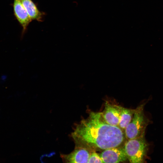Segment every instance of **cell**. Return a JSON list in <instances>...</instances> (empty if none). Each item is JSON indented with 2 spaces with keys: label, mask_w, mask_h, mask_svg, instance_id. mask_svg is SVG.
<instances>
[{
  "label": "cell",
  "mask_w": 163,
  "mask_h": 163,
  "mask_svg": "<svg viewBox=\"0 0 163 163\" xmlns=\"http://www.w3.org/2000/svg\"><path fill=\"white\" fill-rule=\"evenodd\" d=\"M123 147L130 162H143L148 148L145 138V133L138 137L127 140Z\"/></svg>",
  "instance_id": "cell-2"
},
{
  "label": "cell",
  "mask_w": 163,
  "mask_h": 163,
  "mask_svg": "<svg viewBox=\"0 0 163 163\" xmlns=\"http://www.w3.org/2000/svg\"><path fill=\"white\" fill-rule=\"evenodd\" d=\"M88 163H103L99 155L95 152H91Z\"/></svg>",
  "instance_id": "cell-10"
},
{
  "label": "cell",
  "mask_w": 163,
  "mask_h": 163,
  "mask_svg": "<svg viewBox=\"0 0 163 163\" xmlns=\"http://www.w3.org/2000/svg\"><path fill=\"white\" fill-rule=\"evenodd\" d=\"M99 155L103 163H120L128 160L124 147L107 149L104 150Z\"/></svg>",
  "instance_id": "cell-4"
},
{
  "label": "cell",
  "mask_w": 163,
  "mask_h": 163,
  "mask_svg": "<svg viewBox=\"0 0 163 163\" xmlns=\"http://www.w3.org/2000/svg\"><path fill=\"white\" fill-rule=\"evenodd\" d=\"M122 107L115 103L106 101L104 109L102 112L106 121L111 125L119 126Z\"/></svg>",
  "instance_id": "cell-5"
},
{
  "label": "cell",
  "mask_w": 163,
  "mask_h": 163,
  "mask_svg": "<svg viewBox=\"0 0 163 163\" xmlns=\"http://www.w3.org/2000/svg\"><path fill=\"white\" fill-rule=\"evenodd\" d=\"M13 6L14 15L22 26L24 33L32 20L24 7L21 0H14Z\"/></svg>",
  "instance_id": "cell-7"
},
{
  "label": "cell",
  "mask_w": 163,
  "mask_h": 163,
  "mask_svg": "<svg viewBox=\"0 0 163 163\" xmlns=\"http://www.w3.org/2000/svg\"><path fill=\"white\" fill-rule=\"evenodd\" d=\"M73 129L70 135L75 146L91 152L120 146L125 137L120 127L106 121L102 112H90L87 118L75 124Z\"/></svg>",
  "instance_id": "cell-1"
},
{
  "label": "cell",
  "mask_w": 163,
  "mask_h": 163,
  "mask_svg": "<svg viewBox=\"0 0 163 163\" xmlns=\"http://www.w3.org/2000/svg\"><path fill=\"white\" fill-rule=\"evenodd\" d=\"M91 152L85 148L75 146L71 152L67 154H61L60 157L64 163H88Z\"/></svg>",
  "instance_id": "cell-6"
},
{
  "label": "cell",
  "mask_w": 163,
  "mask_h": 163,
  "mask_svg": "<svg viewBox=\"0 0 163 163\" xmlns=\"http://www.w3.org/2000/svg\"><path fill=\"white\" fill-rule=\"evenodd\" d=\"M144 106L140 105L135 109L133 118L124 130L127 140L138 137L145 133L149 121L144 114Z\"/></svg>",
  "instance_id": "cell-3"
},
{
  "label": "cell",
  "mask_w": 163,
  "mask_h": 163,
  "mask_svg": "<svg viewBox=\"0 0 163 163\" xmlns=\"http://www.w3.org/2000/svg\"><path fill=\"white\" fill-rule=\"evenodd\" d=\"M28 14L32 20L40 21H42L43 13L38 9L32 0H21Z\"/></svg>",
  "instance_id": "cell-8"
},
{
  "label": "cell",
  "mask_w": 163,
  "mask_h": 163,
  "mask_svg": "<svg viewBox=\"0 0 163 163\" xmlns=\"http://www.w3.org/2000/svg\"><path fill=\"white\" fill-rule=\"evenodd\" d=\"M135 109H132L122 107L120 113L119 127L121 129L124 130L131 122L134 112Z\"/></svg>",
  "instance_id": "cell-9"
}]
</instances>
